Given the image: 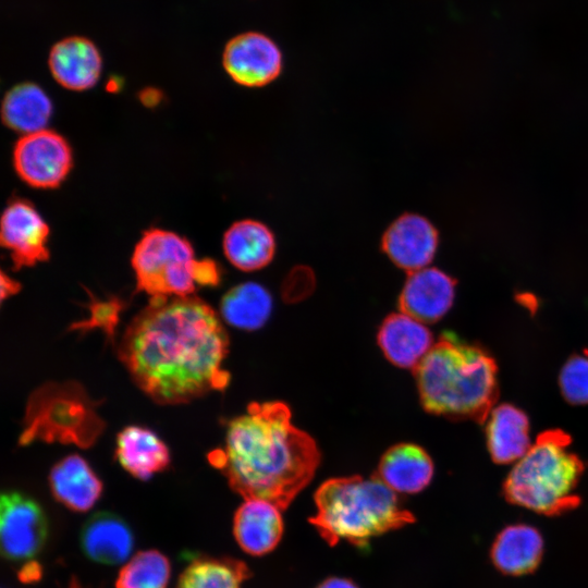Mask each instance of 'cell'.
Returning a JSON list of instances; mask_svg holds the SVG:
<instances>
[{"instance_id": "6da1fadb", "label": "cell", "mask_w": 588, "mask_h": 588, "mask_svg": "<svg viewBox=\"0 0 588 588\" xmlns=\"http://www.w3.org/2000/svg\"><path fill=\"white\" fill-rule=\"evenodd\" d=\"M229 338L196 296L151 297L125 329L118 353L133 381L159 404L187 403L224 390Z\"/></svg>"}, {"instance_id": "7a4b0ae2", "label": "cell", "mask_w": 588, "mask_h": 588, "mask_svg": "<svg viewBox=\"0 0 588 588\" xmlns=\"http://www.w3.org/2000/svg\"><path fill=\"white\" fill-rule=\"evenodd\" d=\"M291 418L283 402L250 403L228 424L224 446L209 453L210 464L245 500H265L283 511L315 476L319 449Z\"/></svg>"}, {"instance_id": "3957f363", "label": "cell", "mask_w": 588, "mask_h": 588, "mask_svg": "<svg viewBox=\"0 0 588 588\" xmlns=\"http://www.w3.org/2000/svg\"><path fill=\"white\" fill-rule=\"evenodd\" d=\"M414 375L420 403L433 415L483 422L498 399L493 357L454 334H442Z\"/></svg>"}, {"instance_id": "277c9868", "label": "cell", "mask_w": 588, "mask_h": 588, "mask_svg": "<svg viewBox=\"0 0 588 588\" xmlns=\"http://www.w3.org/2000/svg\"><path fill=\"white\" fill-rule=\"evenodd\" d=\"M314 498L317 513L309 522L330 546L345 540L366 547L371 538L415 522L395 492L375 475L328 479Z\"/></svg>"}, {"instance_id": "5b68a950", "label": "cell", "mask_w": 588, "mask_h": 588, "mask_svg": "<svg viewBox=\"0 0 588 588\" xmlns=\"http://www.w3.org/2000/svg\"><path fill=\"white\" fill-rule=\"evenodd\" d=\"M571 442V437L559 429L540 433L505 478L506 501L546 516L576 509L585 464L569 450Z\"/></svg>"}, {"instance_id": "8992f818", "label": "cell", "mask_w": 588, "mask_h": 588, "mask_svg": "<svg viewBox=\"0 0 588 588\" xmlns=\"http://www.w3.org/2000/svg\"><path fill=\"white\" fill-rule=\"evenodd\" d=\"M131 262L137 290L151 297L188 296L196 285L213 286L220 281L219 267L213 260H197L189 241L159 228L143 233Z\"/></svg>"}, {"instance_id": "52a82bcc", "label": "cell", "mask_w": 588, "mask_h": 588, "mask_svg": "<svg viewBox=\"0 0 588 588\" xmlns=\"http://www.w3.org/2000/svg\"><path fill=\"white\" fill-rule=\"evenodd\" d=\"M103 429V421L85 391L74 383H50L29 399L22 444L35 439L89 446Z\"/></svg>"}, {"instance_id": "ba28073f", "label": "cell", "mask_w": 588, "mask_h": 588, "mask_svg": "<svg viewBox=\"0 0 588 588\" xmlns=\"http://www.w3.org/2000/svg\"><path fill=\"white\" fill-rule=\"evenodd\" d=\"M13 167L19 177L34 188L58 187L73 166V152L59 133L45 128L22 135L14 145Z\"/></svg>"}, {"instance_id": "9c48e42d", "label": "cell", "mask_w": 588, "mask_h": 588, "mask_svg": "<svg viewBox=\"0 0 588 588\" xmlns=\"http://www.w3.org/2000/svg\"><path fill=\"white\" fill-rule=\"evenodd\" d=\"M48 537V522L42 509L19 492H4L0 506L2 555L10 561L34 558Z\"/></svg>"}, {"instance_id": "30bf717a", "label": "cell", "mask_w": 588, "mask_h": 588, "mask_svg": "<svg viewBox=\"0 0 588 588\" xmlns=\"http://www.w3.org/2000/svg\"><path fill=\"white\" fill-rule=\"evenodd\" d=\"M226 74L238 85L264 87L282 72L283 56L279 46L259 32H245L231 38L222 52Z\"/></svg>"}, {"instance_id": "8fae6325", "label": "cell", "mask_w": 588, "mask_h": 588, "mask_svg": "<svg viewBox=\"0 0 588 588\" xmlns=\"http://www.w3.org/2000/svg\"><path fill=\"white\" fill-rule=\"evenodd\" d=\"M49 226L27 200L15 199L2 212L1 245L10 252L14 269L32 267L49 258Z\"/></svg>"}, {"instance_id": "7c38bea8", "label": "cell", "mask_w": 588, "mask_h": 588, "mask_svg": "<svg viewBox=\"0 0 588 588\" xmlns=\"http://www.w3.org/2000/svg\"><path fill=\"white\" fill-rule=\"evenodd\" d=\"M439 245L436 226L417 213H403L393 220L381 237V249L400 269L411 273L426 268Z\"/></svg>"}, {"instance_id": "4fadbf2b", "label": "cell", "mask_w": 588, "mask_h": 588, "mask_svg": "<svg viewBox=\"0 0 588 588\" xmlns=\"http://www.w3.org/2000/svg\"><path fill=\"white\" fill-rule=\"evenodd\" d=\"M456 282L438 268L411 272L399 297L400 310L424 323L440 320L452 307Z\"/></svg>"}, {"instance_id": "5bb4252c", "label": "cell", "mask_w": 588, "mask_h": 588, "mask_svg": "<svg viewBox=\"0 0 588 588\" xmlns=\"http://www.w3.org/2000/svg\"><path fill=\"white\" fill-rule=\"evenodd\" d=\"M48 68L60 86L73 91H83L98 83L102 59L99 49L89 38L70 36L51 47Z\"/></svg>"}, {"instance_id": "9a60e30c", "label": "cell", "mask_w": 588, "mask_h": 588, "mask_svg": "<svg viewBox=\"0 0 588 588\" xmlns=\"http://www.w3.org/2000/svg\"><path fill=\"white\" fill-rule=\"evenodd\" d=\"M377 341L390 363L413 370L433 346L432 333L425 323L402 311L385 317Z\"/></svg>"}, {"instance_id": "2e32d148", "label": "cell", "mask_w": 588, "mask_h": 588, "mask_svg": "<svg viewBox=\"0 0 588 588\" xmlns=\"http://www.w3.org/2000/svg\"><path fill=\"white\" fill-rule=\"evenodd\" d=\"M233 534L246 553H269L278 546L283 534L281 510L265 500L247 499L234 514Z\"/></svg>"}, {"instance_id": "e0dca14e", "label": "cell", "mask_w": 588, "mask_h": 588, "mask_svg": "<svg viewBox=\"0 0 588 588\" xmlns=\"http://www.w3.org/2000/svg\"><path fill=\"white\" fill-rule=\"evenodd\" d=\"M275 248V236L271 229L255 219L235 221L222 238L224 256L242 271H256L268 266Z\"/></svg>"}, {"instance_id": "ac0fdd59", "label": "cell", "mask_w": 588, "mask_h": 588, "mask_svg": "<svg viewBox=\"0 0 588 588\" xmlns=\"http://www.w3.org/2000/svg\"><path fill=\"white\" fill-rule=\"evenodd\" d=\"M375 476L395 493H418L430 483L433 463L419 445L399 443L382 455Z\"/></svg>"}, {"instance_id": "d6986e66", "label": "cell", "mask_w": 588, "mask_h": 588, "mask_svg": "<svg viewBox=\"0 0 588 588\" xmlns=\"http://www.w3.org/2000/svg\"><path fill=\"white\" fill-rule=\"evenodd\" d=\"M543 538L538 529L526 524L504 527L495 537L490 558L498 571L520 576L534 572L541 562Z\"/></svg>"}, {"instance_id": "ffe728a7", "label": "cell", "mask_w": 588, "mask_h": 588, "mask_svg": "<svg viewBox=\"0 0 588 588\" xmlns=\"http://www.w3.org/2000/svg\"><path fill=\"white\" fill-rule=\"evenodd\" d=\"M54 499L75 512L91 509L102 493V482L89 464L79 455L60 460L49 475Z\"/></svg>"}, {"instance_id": "44dd1931", "label": "cell", "mask_w": 588, "mask_h": 588, "mask_svg": "<svg viewBox=\"0 0 588 588\" xmlns=\"http://www.w3.org/2000/svg\"><path fill=\"white\" fill-rule=\"evenodd\" d=\"M81 546L93 561L117 565L124 562L134 546V537L128 525L109 512L95 513L84 524Z\"/></svg>"}, {"instance_id": "7402d4cb", "label": "cell", "mask_w": 588, "mask_h": 588, "mask_svg": "<svg viewBox=\"0 0 588 588\" xmlns=\"http://www.w3.org/2000/svg\"><path fill=\"white\" fill-rule=\"evenodd\" d=\"M487 446L497 464L520 460L529 450V419L518 407L501 404L491 409L486 425Z\"/></svg>"}, {"instance_id": "603a6c76", "label": "cell", "mask_w": 588, "mask_h": 588, "mask_svg": "<svg viewBox=\"0 0 588 588\" xmlns=\"http://www.w3.org/2000/svg\"><path fill=\"white\" fill-rule=\"evenodd\" d=\"M115 455L122 467L140 480H148L170 463L166 443L150 429L128 426L117 439Z\"/></svg>"}, {"instance_id": "cb8c5ba5", "label": "cell", "mask_w": 588, "mask_h": 588, "mask_svg": "<svg viewBox=\"0 0 588 588\" xmlns=\"http://www.w3.org/2000/svg\"><path fill=\"white\" fill-rule=\"evenodd\" d=\"M53 106L37 84L25 82L13 86L3 97L1 118L7 127L22 135L47 128Z\"/></svg>"}, {"instance_id": "d4e9b609", "label": "cell", "mask_w": 588, "mask_h": 588, "mask_svg": "<svg viewBox=\"0 0 588 588\" xmlns=\"http://www.w3.org/2000/svg\"><path fill=\"white\" fill-rule=\"evenodd\" d=\"M271 310L272 297L257 282H245L232 287L222 297L220 305V313L229 324L250 331L261 328Z\"/></svg>"}, {"instance_id": "484cf974", "label": "cell", "mask_w": 588, "mask_h": 588, "mask_svg": "<svg viewBox=\"0 0 588 588\" xmlns=\"http://www.w3.org/2000/svg\"><path fill=\"white\" fill-rule=\"evenodd\" d=\"M249 576V568L240 560L198 556L182 572L176 588H241Z\"/></svg>"}, {"instance_id": "4316f807", "label": "cell", "mask_w": 588, "mask_h": 588, "mask_svg": "<svg viewBox=\"0 0 588 588\" xmlns=\"http://www.w3.org/2000/svg\"><path fill=\"white\" fill-rule=\"evenodd\" d=\"M171 566L157 550L136 553L120 571L115 588H167Z\"/></svg>"}, {"instance_id": "83f0119b", "label": "cell", "mask_w": 588, "mask_h": 588, "mask_svg": "<svg viewBox=\"0 0 588 588\" xmlns=\"http://www.w3.org/2000/svg\"><path fill=\"white\" fill-rule=\"evenodd\" d=\"M559 385L569 404H588V354H575L567 359L561 369Z\"/></svg>"}, {"instance_id": "f1b7e54d", "label": "cell", "mask_w": 588, "mask_h": 588, "mask_svg": "<svg viewBox=\"0 0 588 588\" xmlns=\"http://www.w3.org/2000/svg\"><path fill=\"white\" fill-rule=\"evenodd\" d=\"M121 309L122 302L117 298L93 301L89 304V318L72 324L71 329L87 331L98 328L108 336H113Z\"/></svg>"}, {"instance_id": "f546056e", "label": "cell", "mask_w": 588, "mask_h": 588, "mask_svg": "<svg viewBox=\"0 0 588 588\" xmlns=\"http://www.w3.org/2000/svg\"><path fill=\"white\" fill-rule=\"evenodd\" d=\"M41 569L39 565L35 562L25 564L24 567L20 571V579L24 583H32L40 578Z\"/></svg>"}, {"instance_id": "4dcf8cb0", "label": "cell", "mask_w": 588, "mask_h": 588, "mask_svg": "<svg viewBox=\"0 0 588 588\" xmlns=\"http://www.w3.org/2000/svg\"><path fill=\"white\" fill-rule=\"evenodd\" d=\"M316 588H358L352 580L331 577L320 583Z\"/></svg>"}, {"instance_id": "1f68e13d", "label": "cell", "mask_w": 588, "mask_h": 588, "mask_svg": "<svg viewBox=\"0 0 588 588\" xmlns=\"http://www.w3.org/2000/svg\"><path fill=\"white\" fill-rule=\"evenodd\" d=\"M20 290L19 282L12 280L4 272L1 273V298L4 299Z\"/></svg>"}, {"instance_id": "d6a6232c", "label": "cell", "mask_w": 588, "mask_h": 588, "mask_svg": "<svg viewBox=\"0 0 588 588\" xmlns=\"http://www.w3.org/2000/svg\"><path fill=\"white\" fill-rule=\"evenodd\" d=\"M68 588H85V587H83V585L81 584V581L77 578L72 577L70 583H69Z\"/></svg>"}]
</instances>
